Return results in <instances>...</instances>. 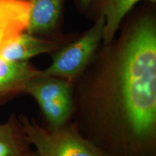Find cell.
<instances>
[{"label":"cell","instance_id":"6da1fadb","mask_svg":"<svg viewBox=\"0 0 156 156\" xmlns=\"http://www.w3.org/2000/svg\"><path fill=\"white\" fill-rule=\"evenodd\" d=\"M74 83L72 122L108 156L156 153V22L128 25Z\"/></svg>","mask_w":156,"mask_h":156},{"label":"cell","instance_id":"7a4b0ae2","mask_svg":"<svg viewBox=\"0 0 156 156\" xmlns=\"http://www.w3.org/2000/svg\"><path fill=\"white\" fill-rule=\"evenodd\" d=\"M19 119L38 156H108L85 137L72 121L62 127L50 129L26 115L20 116Z\"/></svg>","mask_w":156,"mask_h":156},{"label":"cell","instance_id":"3957f363","mask_svg":"<svg viewBox=\"0 0 156 156\" xmlns=\"http://www.w3.org/2000/svg\"><path fill=\"white\" fill-rule=\"evenodd\" d=\"M23 93L30 95L36 103L47 122L48 128L65 126L73 119L74 83L55 76L39 73L27 83Z\"/></svg>","mask_w":156,"mask_h":156},{"label":"cell","instance_id":"277c9868","mask_svg":"<svg viewBox=\"0 0 156 156\" xmlns=\"http://www.w3.org/2000/svg\"><path fill=\"white\" fill-rule=\"evenodd\" d=\"M105 19L101 15L83 35L51 54V63L40 75L55 76L75 83L90 63L103 41Z\"/></svg>","mask_w":156,"mask_h":156},{"label":"cell","instance_id":"5b68a950","mask_svg":"<svg viewBox=\"0 0 156 156\" xmlns=\"http://www.w3.org/2000/svg\"><path fill=\"white\" fill-rule=\"evenodd\" d=\"M71 41L69 37H44L22 33L0 48V55L11 62H28L34 56L52 54Z\"/></svg>","mask_w":156,"mask_h":156},{"label":"cell","instance_id":"8992f818","mask_svg":"<svg viewBox=\"0 0 156 156\" xmlns=\"http://www.w3.org/2000/svg\"><path fill=\"white\" fill-rule=\"evenodd\" d=\"M64 2V0H30L26 32L38 36H56Z\"/></svg>","mask_w":156,"mask_h":156},{"label":"cell","instance_id":"52a82bcc","mask_svg":"<svg viewBox=\"0 0 156 156\" xmlns=\"http://www.w3.org/2000/svg\"><path fill=\"white\" fill-rule=\"evenodd\" d=\"M39 71L28 62L8 61L0 55V103L23 93L27 83Z\"/></svg>","mask_w":156,"mask_h":156},{"label":"cell","instance_id":"ba28073f","mask_svg":"<svg viewBox=\"0 0 156 156\" xmlns=\"http://www.w3.org/2000/svg\"><path fill=\"white\" fill-rule=\"evenodd\" d=\"M30 4L25 0H0V48L26 31Z\"/></svg>","mask_w":156,"mask_h":156},{"label":"cell","instance_id":"9c48e42d","mask_svg":"<svg viewBox=\"0 0 156 156\" xmlns=\"http://www.w3.org/2000/svg\"><path fill=\"white\" fill-rule=\"evenodd\" d=\"M19 117L12 114L0 123V156H27L32 151Z\"/></svg>","mask_w":156,"mask_h":156},{"label":"cell","instance_id":"30bf717a","mask_svg":"<svg viewBox=\"0 0 156 156\" xmlns=\"http://www.w3.org/2000/svg\"><path fill=\"white\" fill-rule=\"evenodd\" d=\"M140 1L142 0H102L100 14L105 19L103 44H108L114 40L124 17ZM148 1L155 2V0Z\"/></svg>","mask_w":156,"mask_h":156},{"label":"cell","instance_id":"8fae6325","mask_svg":"<svg viewBox=\"0 0 156 156\" xmlns=\"http://www.w3.org/2000/svg\"><path fill=\"white\" fill-rule=\"evenodd\" d=\"M80 5L83 8H86L88 7V5L93 2V0H77Z\"/></svg>","mask_w":156,"mask_h":156},{"label":"cell","instance_id":"7c38bea8","mask_svg":"<svg viewBox=\"0 0 156 156\" xmlns=\"http://www.w3.org/2000/svg\"><path fill=\"white\" fill-rule=\"evenodd\" d=\"M27 156H38V155H37V153H36V152L35 151H31L30 153H29V154Z\"/></svg>","mask_w":156,"mask_h":156},{"label":"cell","instance_id":"4fadbf2b","mask_svg":"<svg viewBox=\"0 0 156 156\" xmlns=\"http://www.w3.org/2000/svg\"><path fill=\"white\" fill-rule=\"evenodd\" d=\"M150 156H156V153H153V154H152V155H150Z\"/></svg>","mask_w":156,"mask_h":156}]
</instances>
